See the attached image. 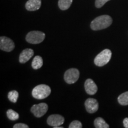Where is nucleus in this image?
I'll list each match as a JSON object with an SVG mask.
<instances>
[{
	"label": "nucleus",
	"instance_id": "nucleus-2",
	"mask_svg": "<svg viewBox=\"0 0 128 128\" xmlns=\"http://www.w3.org/2000/svg\"><path fill=\"white\" fill-rule=\"evenodd\" d=\"M51 89L45 84H40L35 87L32 90V96L36 99L42 100L48 97L50 94Z\"/></svg>",
	"mask_w": 128,
	"mask_h": 128
},
{
	"label": "nucleus",
	"instance_id": "nucleus-1",
	"mask_svg": "<svg viewBox=\"0 0 128 128\" xmlns=\"http://www.w3.org/2000/svg\"><path fill=\"white\" fill-rule=\"evenodd\" d=\"M113 20L110 16L103 15L94 19L91 23L90 27L93 30H100L108 28L112 24Z\"/></svg>",
	"mask_w": 128,
	"mask_h": 128
},
{
	"label": "nucleus",
	"instance_id": "nucleus-9",
	"mask_svg": "<svg viewBox=\"0 0 128 128\" xmlns=\"http://www.w3.org/2000/svg\"><path fill=\"white\" fill-rule=\"evenodd\" d=\"M86 110L90 113H94L98 109V103L95 98H89L85 102Z\"/></svg>",
	"mask_w": 128,
	"mask_h": 128
},
{
	"label": "nucleus",
	"instance_id": "nucleus-20",
	"mask_svg": "<svg viewBox=\"0 0 128 128\" xmlns=\"http://www.w3.org/2000/svg\"><path fill=\"white\" fill-rule=\"evenodd\" d=\"M109 1L110 0H96V2H95L96 7L98 8H100L103 7L106 3Z\"/></svg>",
	"mask_w": 128,
	"mask_h": 128
},
{
	"label": "nucleus",
	"instance_id": "nucleus-5",
	"mask_svg": "<svg viewBox=\"0 0 128 128\" xmlns=\"http://www.w3.org/2000/svg\"><path fill=\"white\" fill-rule=\"evenodd\" d=\"M80 77V72L76 68L69 69L64 74V80L69 84H74Z\"/></svg>",
	"mask_w": 128,
	"mask_h": 128
},
{
	"label": "nucleus",
	"instance_id": "nucleus-13",
	"mask_svg": "<svg viewBox=\"0 0 128 128\" xmlns=\"http://www.w3.org/2000/svg\"><path fill=\"white\" fill-rule=\"evenodd\" d=\"M44 62L42 58L40 56H36L32 62V66L34 70H38L42 66Z\"/></svg>",
	"mask_w": 128,
	"mask_h": 128
},
{
	"label": "nucleus",
	"instance_id": "nucleus-14",
	"mask_svg": "<svg viewBox=\"0 0 128 128\" xmlns=\"http://www.w3.org/2000/svg\"><path fill=\"white\" fill-rule=\"evenodd\" d=\"M94 126L96 128H108L109 125L102 118H97L94 122Z\"/></svg>",
	"mask_w": 128,
	"mask_h": 128
},
{
	"label": "nucleus",
	"instance_id": "nucleus-7",
	"mask_svg": "<svg viewBox=\"0 0 128 128\" xmlns=\"http://www.w3.org/2000/svg\"><path fill=\"white\" fill-rule=\"evenodd\" d=\"M15 48L14 42L10 38L6 36L0 38V48L2 50L6 52H11Z\"/></svg>",
	"mask_w": 128,
	"mask_h": 128
},
{
	"label": "nucleus",
	"instance_id": "nucleus-23",
	"mask_svg": "<svg viewBox=\"0 0 128 128\" xmlns=\"http://www.w3.org/2000/svg\"><path fill=\"white\" fill-rule=\"evenodd\" d=\"M64 127H60V126H57V127H56V128H63Z\"/></svg>",
	"mask_w": 128,
	"mask_h": 128
},
{
	"label": "nucleus",
	"instance_id": "nucleus-8",
	"mask_svg": "<svg viewBox=\"0 0 128 128\" xmlns=\"http://www.w3.org/2000/svg\"><path fill=\"white\" fill-rule=\"evenodd\" d=\"M65 119L63 116L60 114H52L49 116L47 119V123L49 126H52L54 128L62 125L64 123Z\"/></svg>",
	"mask_w": 128,
	"mask_h": 128
},
{
	"label": "nucleus",
	"instance_id": "nucleus-17",
	"mask_svg": "<svg viewBox=\"0 0 128 128\" xmlns=\"http://www.w3.org/2000/svg\"><path fill=\"white\" fill-rule=\"evenodd\" d=\"M7 115L8 118L11 120H17L19 118V114L17 112L12 109H9L7 112Z\"/></svg>",
	"mask_w": 128,
	"mask_h": 128
},
{
	"label": "nucleus",
	"instance_id": "nucleus-12",
	"mask_svg": "<svg viewBox=\"0 0 128 128\" xmlns=\"http://www.w3.org/2000/svg\"><path fill=\"white\" fill-rule=\"evenodd\" d=\"M41 4V0H28L26 4V8L30 12H34L40 8Z\"/></svg>",
	"mask_w": 128,
	"mask_h": 128
},
{
	"label": "nucleus",
	"instance_id": "nucleus-4",
	"mask_svg": "<svg viewBox=\"0 0 128 128\" xmlns=\"http://www.w3.org/2000/svg\"><path fill=\"white\" fill-rule=\"evenodd\" d=\"M45 38V34L40 31H32L29 32L26 40L28 43L31 44H39L42 42Z\"/></svg>",
	"mask_w": 128,
	"mask_h": 128
},
{
	"label": "nucleus",
	"instance_id": "nucleus-16",
	"mask_svg": "<svg viewBox=\"0 0 128 128\" xmlns=\"http://www.w3.org/2000/svg\"><path fill=\"white\" fill-rule=\"evenodd\" d=\"M118 102L122 106L128 105V92H124L120 94L118 98Z\"/></svg>",
	"mask_w": 128,
	"mask_h": 128
},
{
	"label": "nucleus",
	"instance_id": "nucleus-15",
	"mask_svg": "<svg viewBox=\"0 0 128 128\" xmlns=\"http://www.w3.org/2000/svg\"><path fill=\"white\" fill-rule=\"evenodd\" d=\"M73 0H59L58 6L61 10H66L71 7Z\"/></svg>",
	"mask_w": 128,
	"mask_h": 128
},
{
	"label": "nucleus",
	"instance_id": "nucleus-6",
	"mask_svg": "<svg viewBox=\"0 0 128 128\" xmlns=\"http://www.w3.org/2000/svg\"><path fill=\"white\" fill-rule=\"evenodd\" d=\"M48 110V106L44 103L34 104L32 107L31 112L37 118H41L46 114Z\"/></svg>",
	"mask_w": 128,
	"mask_h": 128
},
{
	"label": "nucleus",
	"instance_id": "nucleus-19",
	"mask_svg": "<svg viewBox=\"0 0 128 128\" xmlns=\"http://www.w3.org/2000/svg\"><path fill=\"white\" fill-rule=\"evenodd\" d=\"M82 128V124L78 120L72 121L69 126V128Z\"/></svg>",
	"mask_w": 128,
	"mask_h": 128
},
{
	"label": "nucleus",
	"instance_id": "nucleus-22",
	"mask_svg": "<svg viewBox=\"0 0 128 128\" xmlns=\"http://www.w3.org/2000/svg\"><path fill=\"white\" fill-rule=\"evenodd\" d=\"M123 124H124V128H128V118H126L123 121Z\"/></svg>",
	"mask_w": 128,
	"mask_h": 128
},
{
	"label": "nucleus",
	"instance_id": "nucleus-3",
	"mask_svg": "<svg viewBox=\"0 0 128 128\" xmlns=\"http://www.w3.org/2000/svg\"><path fill=\"white\" fill-rule=\"evenodd\" d=\"M112 52L110 49H106L96 56L94 62L98 66H103L110 61L112 58Z\"/></svg>",
	"mask_w": 128,
	"mask_h": 128
},
{
	"label": "nucleus",
	"instance_id": "nucleus-18",
	"mask_svg": "<svg viewBox=\"0 0 128 128\" xmlns=\"http://www.w3.org/2000/svg\"><path fill=\"white\" fill-rule=\"evenodd\" d=\"M18 92L16 90L11 91L10 92H8V98L10 102H12V103H16L17 102V100H18Z\"/></svg>",
	"mask_w": 128,
	"mask_h": 128
},
{
	"label": "nucleus",
	"instance_id": "nucleus-21",
	"mask_svg": "<svg viewBox=\"0 0 128 128\" xmlns=\"http://www.w3.org/2000/svg\"><path fill=\"white\" fill-rule=\"evenodd\" d=\"M14 128H28V126L27 124H14Z\"/></svg>",
	"mask_w": 128,
	"mask_h": 128
},
{
	"label": "nucleus",
	"instance_id": "nucleus-10",
	"mask_svg": "<svg viewBox=\"0 0 128 128\" xmlns=\"http://www.w3.org/2000/svg\"><path fill=\"white\" fill-rule=\"evenodd\" d=\"M86 92L89 95H94L98 90L97 85L92 79H87L84 84Z\"/></svg>",
	"mask_w": 128,
	"mask_h": 128
},
{
	"label": "nucleus",
	"instance_id": "nucleus-11",
	"mask_svg": "<svg viewBox=\"0 0 128 128\" xmlns=\"http://www.w3.org/2000/svg\"><path fill=\"white\" fill-rule=\"evenodd\" d=\"M34 55V51L32 49H26L22 51L19 56V61L21 64H24L29 60Z\"/></svg>",
	"mask_w": 128,
	"mask_h": 128
}]
</instances>
